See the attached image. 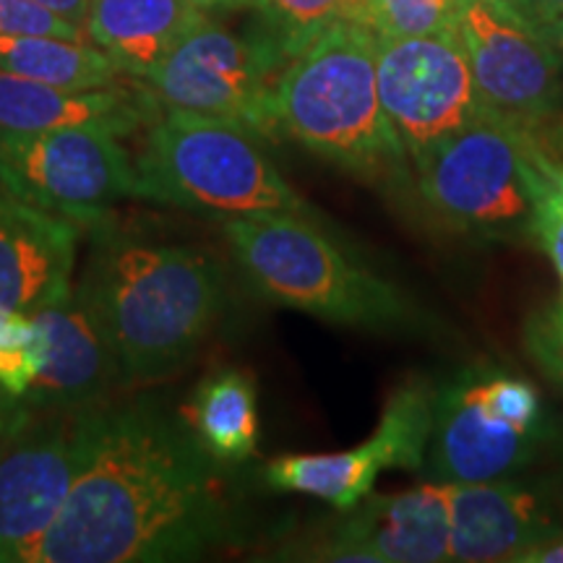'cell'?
Masks as SVG:
<instances>
[{
  "label": "cell",
  "instance_id": "9a60e30c",
  "mask_svg": "<svg viewBox=\"0 0 563 563\" xmlns=\"http://www.w3.org/2000/svg\"><path fill=\"white\" fill-rule=\"evenodd\" d=\"M316 561L435 563L449 561L446 483L402 493H368L350 517L308 551Z\"/></svg>",
  "mask_w": 563,
  "mask_h": 563
},
{
  "label": "cell",
  "instance_id": "4316f807",
  "mask_svg": "<svg viewBox=\"0 0 563 563\" xmlns=\"http://www.w3.org/2000/svg\"><path fill=\"white\" fill-rule=\"evenodd\" d=\"M0 34L13 37H60L84 42L87 32L34 0H0Z\"/></svg>",
  "mask_w": 563,
  "mask_h": 563
},
{
  "label": "cell",
  "instance_id": "d6a6232c",
  "mask_svg": "<svg viewBox=\"0 0 563 563\" xmlns=\"http://www.w3.org/2000/svg\"><path fill=\"white\" fill-rule=\"evenodd\" d=\"M555 454H559V464H555L553 475H548V481H551L553 490L559 493V498L563 501V435H561L559 446H555Z\"/></svg>",
  "mask_w": 563,
  "mask_h": 563
},
{
  "label": "cell",
  "instance_id": "cb8c5ba5",
  "mask_svg": "<svg viewBox=\"0 0 563 563\" xmlns=\"http://www.w3.org/2000/svg\"><path fill=\"white\" fill-rule=\"evenodd\" d=\"M456 0H368L378 37H420L454 26Z\"/></svg>",
  "mask_w": 563,
  "mask_h": 563
},
{
  "label": "cell",
  "instance_id": "d590c367",
  "mask_svg": "<svg viewBox=\"0 0 563 563\" xmlns=\"http://www.w3.org/2000/svg\"><path fill=\"white\" fill-rule=\"evenodd\" d=\"M253 3V0H245V5H251Z\"/></svg>",
  "mask_w": 563,
  "mask_h": 563
},
{
  "label": "cell",
  "instance_id": "ac0fdd59",
  "mask_svg": "<svg viewBox=\"0 0 563 563\" xmlns=\"http://www.w3.org/2000/svg\"><path fill=\"white\" fill-rule=\"evenodd\" d=\"M162 104L144 89H60L0 68V129L53 131L97 125L115 136H129L159 115Z\"/></svg>",
  "mask_w": 563,
  "mask_h": 563
},
{
  "label": "cell",
  "instance_id": "30bf717a",
  "mask_svg": "<svg viewBox=\"0 0 563 563\" xmlns=\"http://www.w3.org/2000/svg\"><path fill=\"white\" fill-rule=\"evenodd\" d=\"M89 415L21 402L0 441V563H21L58 519L87 460Z\"/></svg>",
  "mask_w": 563,
  "mask_h": 563
},
{
  "label": "cell",
  "instance_id": "1f68e13d",
  "mask_svg": "<svg viewBox=\"0 0 563 563\" xmlns=\"http://www.w3.org/2000/svg\"><path fill=\"white\" fill-rule=\"evenodd\" d=\"M538 30L545 34L548 42H551L553 47H559V51L563 53V11L545 21H538Z\"/></svg>",
  "mask_w": 563,
  "mask_h": 563
},
{
  "label": "cell",
  "instance_id": "5b68a950",
  "mask_svg": "<svg viewBox=\"0 0 563 563\" xmlns=\"http://www.w3.org/2000/svg\"><path fill=\"white\" fill-rule=\"evenodd\" d=\"M136 199L201 214H302L313 209L282 178L262 136L230 121L167 110L152 121L136 159Z\"/></svg>",
  "mask_w": 563,
  "mask_h": 563
},
{
  "label": "cell",
  "instance_id": "8992f818",
  "mask_svg": "<svg viewBox=\"0 0 563 563\" xmlns=\"http://www.w3.org/2000/svg\"><path fill=\"white\" fill-rule=\"evenodd\" d=\"M559 131H532L483 115L415 162L422 201L439 220L477 241L530 243L534 150Z\"/></svg>",
  "mask_w": 563,
  "mask_h": 563
},
{
  "label": "cell",
  "instance_id": "52a82bcc",
  "mask_svg": "<svg viewBox=\"0 0 563 563\" xmlns=\"http://www.w3.org/2000/svg\"><path fill=\"white\" fill-rule=\"evenodd\" d=\"M555 428L530 378L477 363L435 386L433 428L420 473L433 483L519 475L551 446Z\"/></svg>",
  "mask_w": 563,
  "mask_h": 563
},
{
  "label": "cell",
  "instance_id": "2e32d148",
  "mask_svg": "<svg viewBox=\"0 0 563 563\" xmlns=\"http://www.w3.org/2000/svg\"><path fill=\"white\" fill-rule=\"evenodd\" d=\"M42 336L45 361L21 399L42 410H81L102 405L123 384L121 363L81 287H70L30 313Z\"/></svg>",
  "mask_w": 563,
  "mask_h": 563
},
{
  "label": "cell",
  "instance_id": "7c38bea8",
  "mask_svg": "<svg viewBox=\"0 0 563 563\" xmlns=\"http://www.w3.org/2000/svg\"><path fill=\"white\" fill-rule=\"evenodd\" d=\"M376 76L384 112L410 165L483 115L456 26L420 37H378Z\"/></svg>",
  "mask_w": 563,
  "mask_h": 563
},
{
  "label": "cell",
  "instance_id": "9c48e42d",
  "mask_svg": "<svg viewBox=\"0 0 563 563\" xmlns=\"http://www.w3.org/2000/svg\"><path fill=\"white\" fill-rule=\"evenodd\" d=\"M460 32L485 115L532 131L563 129V53L511 0H456Z\"/></svg>",
  "mask_w": 563,
  "mask_h": 563
},
{
  "label": "cell",
  "instance_id": "d6986e66",
  "mask_svg": "<svg viewBox=\"0 0 563 563\" xmlns=\"http://www.w3.org/2000/svg\"><path fill=\"white\" fill-rule=\"evenodd\" d=\"M201 19L194 0H89L84 30L121 74L146 79Z\"/></svg>",
  "mask_w": 563,
  "mask_h": 563
},
{
  "label": "cell",
  "instance_id": "3957f363",
  "mask_svg": "<svg viewBox=\"0 0 563 563\" xmlns=\"http://www.w3.org/2000/svg\"><path fill=\"white\" fill-rule=\"evenodd\" d=\"M376 53L378 34L363 21L321 32L279 70L272 129L352 178L407 194L410 159L378 97Z\"/></svg>",
  "mask_w": 563,
  "mask_h": 563
},
{
  "label": "cell",
  "instance_id": "4fadbf2b",
  "mask_svg": "<svg viewBox=\"0 0 563 563\" xmlns=\"http://www.w3.org/2000/svg\"><path fill=\"white\" fill-rule=\"evenodd\" d=\"M435 384L412 378L391 391L368 441L336 454H287L264 467L272 490L306 493L350 511L373 493L384 470L420 473L433 428Z\"/></svg>",
  "mask_w": 563,
  "mask_h": 563
},
{
  "label": "cell",
  "instance_id": "6da1fadb",
  "mask_svg": "<svg viewBox=\"0 0 563 563\" xmlns=\"http://www.w3.org/2000/svg\"><path fill=\"white\" fill-rule=\"evenodd\" d=\"M194 428L136 399L95 405L58 519L21 563L194 561L230 538V506Z\"/></svg>",
  "mask_w": 563,
  "mask_h": 563
},
{
  "label": "cell",
  "instance_id": "7a4b0ae2",
  "mask_svg": "<svg viewBox=\"0 0 563 563\" xmlns=\"http://www.w3.org/2000/svg\"><path fill=\"white\" fill-rule=\"evenodd\" d=\"M79 287L121 363L123 384H150L199 352L224 308V272L191 245L97 228Z\"/></svg>",
  "mask_w": 563,
  "mask_h": 563
},
{
  "label": "cell",
  "instance_id": "5bb4252c",
  "mask_svg": "<svg viewBox=\"0 0 563 563\" xmlns=\"http://www.w3.org/2000/svg\"><path fill=\"white\" fill-rule=\"evenodd\" d=\"M449 561L490 563L517 555L563 530V501L548 477L446 483Z\"/></svg>",
  "mask_w": 563,
  "mask_h": 563
},
{
  "label": "cell",
  "instance_id": "e575fe53",
  "mask_svg": "<svg viewBox=\"0 0 563 563\" xmlns=\"http://www.w3.org/2000/svg\"><path fill=\"white\" fill-rule=\"evenodd\" d=\"M11 319V311H5V308H0V329L5 327V321Z\"/></svg>",
  "mask_w": 563,
  "mask_h": 563
},
{
  "label": "cell",
  "instance_id": "f1b7e54d",
  "mask_svg": "<svg viewBox=\"0 0 563 563\" xmlns=\"http://www.w3.org/2000/svg\"><path fill=\"white\" fill-rule=\"evenodd\" d=\"M34 3L45 5L47 11L58 13V16L70 21V24L81 26V30H84V24H87L89 0H34ZM84 32H87V30H84Z\"/></svg>",
  "mask_w": 563,
  "mask_h": 563
},
{
  "label": "cell",
  "instance_id": "f546056e",
  "mask_svg": "<svg viewBox=\"0 0 563 563\" xmlns=\"http://www.w3.org/2000/svg\"><path fill=\"white\" fill-rule=\"evenodd\" d=\"M511 3L517 5L527 19L534 21V24L563 11V0H511Z\"/></svg>",
  "mask_w": 563,
  "mask_h": 563
},
{
  "label": "cell",
  "instance_id": "44dd1931",
  "mask_svg": "<svg viewBox=\"0 0 563 563\" xmlns=\"http://www.w3.org/2000/svg\"><path fill=\"white\" fill-rule=\"evenodd\" d=\"M0 68L60 89H104L121 76V68L87 42L13 34H0Z\"/></svg>",
  "mask_w": 563,
  "mask_h": 563
},
{
  "label": "cell",
  "instance_id": "484cf974",
  "mask_svg": "<svg viewBox=\"0 0 563 563\" xmlns=\"http://www.w3.org/2000/svg\"><path fill=\"white\" fill-rule=\"evenodd\" d=\"M522 342L530 361L563 391V292L527 319Z\"/></svg>",
  "mask_w": 563,
  "mask_h": 563
},
{
  "label": "cell",
  "instance_id": "8fae6325",
  "mask_svg": "<svg viewBox=\"0 0 563 563\" xmlns=\"http://www.w3.org/2000/svg\"><path fill=\"white\" fill-rule=\"evenodd\" d=\"M279 68L249 32L235 34L203 16L146 76L165 110L194 112L274 139L272 87Z\"/></svg>",
  "mask_w": 563,
  "mask_h": 563
},
{
  "label": "cell",
  "instance_id": "277c9868",
  "mask_svg": "<svg viewBox=\"0 0 563 563\" xmlns=\"http://www.w3.org/2000/svg\"><path fill=\"white\" fill-rule=\"evenodd\" d=\"M232 256L262 298L316 319L361 329L415 327L412 300L357 262L313 217H230Z\"/></svg>",
  "mask_w": 563,
  "mask_h": 563
},
{
  "label": "cell",
  "instance_id": "e0dca14e",
  "mask_svg": "<svg viewBox=\"0 0 563 563\" xmlns=\"http://www.w3.org/2000/svg\"><path fill=\"white\" fill-rule=\"evenodd\" d=\"M81 228L0 191V308L34 313L70 290Z\"/></svg>",
  "mask_w": 563,
  "mask_h": 563
},
{
  "label": "cell",
  "instance_id": "603a6c76",
  "mask_svg": "<svg viewBox=\"0 0 563 563\" xmlns=\"http://www.w3.org/2000/svg\"><path fill=\"white\" fill-rule=\"evenodd\" d=\"M532 243L563 282V133L540 139L534 150Z\"/></svg>",
  "mask_w": 563,
  "mask_h": 563
},
{
  "label": "cell",
  "instance_id": "83f0119b",
  "mask_svg": "<svg viewBox=\"0 0 563 563\" xmlns=\"http://www.w3.org/2000/svg\"><path fill=\"white\" fill-rule=\"evenodd\" d=\"M514 563H563V530L532 543Z\"/></svg>",
  "mask_w": 563,
  "mask_h": 563
},
{
  "label": "cell",
  "instance_id": "d4e9b609",
  "mask_svg": "<svg viewBox=\"0 0 563 563\" xmlns=\"http://www.w3.org/2000/svg\"><path fill=\"white\" fill-rule=\"evenodd\" d=\"M45 361L42 336L32 316L11 313L0 329V386L13 397H24Z\"/></svg>",
  "mask_w": 563,
  "mask_h": 563
},
{
  "label": "cell",
  "instance_id": "7402d4cb",
  "mask_svg": "<svg viewBox=\"0 0 563 563\" xmlns=\"http://www.w3.org/2000/svg\"><path fill=\"white\" fill-rule=\"evenodd\" d=\"M249 34L282 70L340 21H368V0H253Z\"/></svg>",
  "mask_w": 563,
  "mask_h": 563
},
{
  "label": "cell",
  "instance_id": "4dcf8cb0",
  "mask_svg": "<svg viewBox=\"0 0 563 563\" xmlns=\"http://www.w3.org/2000/svg\"><path fill=\"white\" fill-rule=\"evenodd\" d=\"M19 410H21V399L13 397L11 391H5L3 386H0V441H3V435L9 433L11 422L16 420Z\"/></svg>",
  "mask_w": 563,
  "mask_h": 563
},
{
  "label": "cell",
  "instance_id": "ffe728a7",
  "mask_svg": "<svg viewBox=\"0 0 563 563\" xmlns=\"http://www.w3.org/2000/svg\"><path fill=\"white\" fill-rule=\"evenodd\" d=\"M186 418L217 462H243L256 452V386L245 371L222 368L203 378L196 386Z\"/></svg>",
  "mask_w": 563,
  "mask_h": 563
},
{
  "label": "cell",
  "instance_id": "836d02e7",
  "mask_svg": "<svg viewBox=\"0 0 563 563\" xmlns=\"http://www.w3.org/2000/svg\"><path fill=\"white\" fill-rule=\"evenodd\" d=\"M201 9H245V0H194Z\"/></svg>",
  "mask_w": 563,
  "mask_h": 563
},
{
  "label": "cell",
  "instance_id": "ba28073f",
  "mask_svg": "<svg viewBox=\"0 0 563 563\" xmlns=\"http://www.w3.org/2000/svg\"><path fill=\"white\" fill-rule=\"evenodd\" d=\"M0 186L34 207L97 228L121 199H136V165L118 136L97 125L0 129Z\"/></svg>",
  "mask_w": 563,
  "mask_h": 563
}]
</instances>
